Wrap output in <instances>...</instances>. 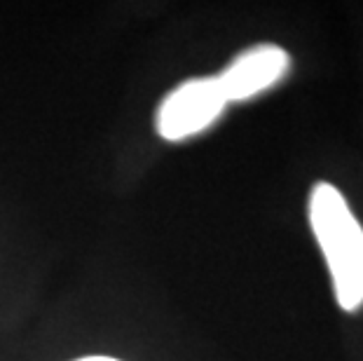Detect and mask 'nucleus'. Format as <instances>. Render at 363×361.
<instances>
[{
	"label": "nucleus",
	"instance_id": "f257e3e1",
	"mask_svg": "<svg viewBox=\"0 0 363 361\" xmlns=\"http://www.w3.org/2000/svg\"><path fill=\"white\" fill-rule=\"evenodd\" d=\"M310 226L326 258L337 305L357 312L363 305V226L345 195L326 181L312 188Z\"/></svg>",
	"mask_w": 363,
	"mask_h": 361
},
{
	"label": "nucleus",
	"instance_id": "f03ea898",
	"mask_svg": "<svg viewBox=\"0 0 363 361\" xmlns=\"http://www.w3.org/2000/svg\"><path fill=\"white\" fill-rule=\"evenodd\" d=\"M225 109L228 101L216 75L190 78L162 99L155 129L164 141H185L206 132Z\"/></svg>",
	"mask_w": 363,
	"mask_h": 361
},
{
	"label": "nucleus",
	"instance_id": "7ed1b4c3",
	"mask_svg": "<svg viewBox=\"0 0 363 361\" xmlns=\"http://www.w3.org/2000/svg\"><path fill=\"white\" fill-rule=\"evenodd\" d=\"M291 71V57L289 52L279 45H253L230 61L223 71L216 75L223 96L228 104L237 101H251L260 96L262 91L272 89L279 84Z\"/></svg>",
	"mask_w": 363,
	"mask_h": 361
},
{
	"label": "nucleus",
	"instance_id": "20e7f679",
	"mask_svg": "<svg viewBox=\"0 0 363 361\" xmlns=\"http://www.w3.org/2000/svg\"><path fill=\"white\" fill-rule=\"evenodd\" d=\"M78 361H120V359H111V357H84Z\"/></svg>",
	"mask_w": 363,
	"mask_h": 361
}]
</instances>
